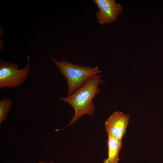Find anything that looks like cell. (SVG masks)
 I'll use <instances>...</instances> for the list:
<instances>
[{"mask_svg":"<svg viewBox=\"0 0 163 163\" xmlns=\"http://www.w3.org/2000/svg\"><path fill=\"white\" fill-rule=\"evenodd\" d=\"M101 77L100 74L93 75L70 95L59 98L60 101L69 104L75 111L72 119L66 127L74 124L85 115H93L95 109L93 99L100 91L99 85L104 82Z\"/></svg>","mask_w":163,"mask_h":163,"instance_id":"cell-1","label":"cell"},{"mask_svg":"<svg viewBox=\"0 0 163 163\" xmlns=\"http://www.w3.org/2000/svg\"><path fill=\"white\" fill-rule=\"evenodd\" d=\"M52 59L59 72L66 81L67 96L70 95L81 87L91 77L102 72L98 66L92 67L78 65L68 62L64 59L61 61L53 58Z\"/></svg>","mask_w":163,"mask_h":163,"instance_id":"cell-2","label":"cell"},{"mask_svg":"<svg viewBox=\"0 0 163 163\" xmlns=\"http://www.w3.org/2000/svg\"><path fill=\"white\" fill-rule=\"evenodd\" d=\"M29 56L23 68L19 69L16 64L0 59V89L13 88L23 84L30 73Z\"/></svg>","mask_w":163,"mask_h":163,"instance_id":"cell-3","label":"cell"},{"mask_svg":"<svg viewBox=\"0 0 163 163\" xmlns=\"http://www.w3.org/2000/svg\"><path fill=\"white\" fill-rule=\"evenodd\" d=\"M38 163H46V162L43 161H39ZM49 163H54L53 161H51Z\"/></svg>","mask_w":163,"mask_h":163,"instance_id":"cell-8","label":"cell"},{"mask_svg":"<svg viewBox=\"0 0 163 163\" xmlns=\"http://www.w3.org/2000/svg\"><path fill=\"white\" fill-rule=\"evenodd\" d=\"M104 163H107V159H105L104 161Z\"/></svg>","mask_w":163,"mask_h":163,"instance_id":"cell-9","label":"cell"},{"mask_svg":"<svg viewBox=\"0 0 163 163\" xmlns=\"http://www.w3.org/2000/svg\"><path fill=\"white\" fill-rule=\"evenodd\" d=\"M129 116L122 112L116 111L106 120L104 127L108 135L120 140L126 132Z\"/></svg>","mask_w":163,"mask_h":163,"instance_id":"cell-5","label":"cell"},{"mask_svg":"<svg viewBox=\"0 0 163 163\" xmlns=\"http://www.w3.org/2000/svg\"><path fill=\"white\" fill-rule=\"evenodd\" d=\"M98 8L96 11V19L101 25H105L117 20L123 11V7L115 0H93Z\"/></svg>","mask_w":163,"mask_h":163,"instance_id":"cell-4","label":"cell"},{"mask_svg":"<svg viewBox=\"0 0 163 163\" xmlns=\"http://www.w3.org/2000/svg\"><path fill=\"white\" fill-rule=\"evenodd\" d=\"M107 145L108 148L107 163H117L119 161V153L122 146L121 140L108 135Z\"/></svg>","mask_w":163,"mask_h":163,"instance_id":"cell-6","label":"cell"},{"mask_svg":"<svg viewBox=\"0 0 163 163\" xmlns=\"http://www.w3.org/2000/svg\"><path fill=\"white\" fill-rule=\"evenodd\" d=\"M12 102L8 97L2 98L0 101V126L7 117V115L12 105Z\"/></svg>","mask_w":163,"mask_h":163,"instance_id":"cell-7","label":"cell"}]
</instances>
